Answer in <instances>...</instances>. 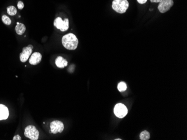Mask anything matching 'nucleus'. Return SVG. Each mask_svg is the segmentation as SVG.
Here are the masks:
<instances>
[{
  "label": "nucleus",
  "mask_w": 187,
  "mask_h": 140,
  "mask_svg": "<svg viewBox=\"0 0 187 140\" xmlns=\"http://www.w3.org/2000/svg\"><path fill=\"white\" fill-rule=\"evenodd\" d=\"M62 43L64 48L68 50H73L78 48V40L76 36L72 33H69L63 36Z\"/></svg>",
  "instance_id": "f257e3e1"
},
{
  "label": "nucleus",
  "mask_w": 187,
  "mask_h": 140,
  "mask_svg": "<svg viewBox=\"0 0 187 140\" xmlns=\"http://www.w3.org/2000/svg\"><path fill=\"white\" fill-rule=\"evenodd\" d=\"M129 7L127 0H114L112 3V9L119 14L125 13Z\"/></svg>",
  "instance_id": "f03ea898"
},
{
  "label": "nucleus",
  "mask_w": 187,
  "mask_h": 140,
  "mask_svg": "<svg viewBox=\"0 0 187 140\" xmlns=\"http://www.w3.org/2000/svg\"><path fill=\"white\" fill-rule=\"evenodd\" d=\"M39 131L36 127L32 125H29L25 129L24 135L31 140H37L39 138Z\"/></svg>",
  "instance_id": "7ed1b4c3"
},
{
  "label": "nucleus",
  "mask_w": 187,
  "mask_h": 140,
  "mask_svg": "<svg viewBox=\"0 0 187 140\" xmlns=\"http://www.w3.org/2000/svg\"><path fill=\"white\" fill-rule=\"evenodd\" d=\"M114 113L117 117L123 118L127 114L128 109L122 103H118L114 107Z\"/></svg>",
  "instance_id": "20e7f679"
},
{
  "label": "nucleus",
  "mask_w": 187,
  "mask_h": 140,
  "mask_svg": "<svg viewBox=\"0 0 187 140\" xmlns=\"http://www.w3.org/2000/svg\"><path fill=\"white\" fill-rule=\"evenodd\" d=\"M69 23L68 18H65L63 21L61 18H57L55 19L53 25L61 32H65L69 29Z\"/></svg>",
  "instance_id": "39448f33"
},
{
  "label": "nucleus",
  "mask_w": 187,
  "mask_h": 140,
  "mask_svg": "<svg viewBox=\"0 0 187 140\" xmlns=\"http://www.w3.org/2000/svg\"><path fill=\"white\" fill-rule=\"evenodd\" d=\"M159 3L158 10L161 13H165L168 11L174 5L173 0H161Z\"/></svg>",
  "instance_id": "423d86ee"
},
{
  "label": "nucleus",
  "mask_w": 187,
  "mask_h": 140,
  "mask_svg": "<svg viewBox=\"0 0 187 140\" xmlns=\"http://www.w3.org/2000/svg\"><path fill=\"white\" fill-rule=\"evenodd\" d=\"M33 49V46L32 45H29L23 48V51L20 55V59L21 62L25 63L27 61L32 53Z\"/></svg>",
  "instance_id": "0eeeda50"
},
{
  "label": "nucleus",
  "mask_w": 187,
  "mask_h": 140,
  "mask_svg": "<svg viewBox=\"0 0 187 140\" xmlns=\"http://www.w3.org/2000/svg\"><path fill=\"white\" fill-rule=\"evenodd\" d=\"M50 127L51 132L53 134H56L63 132L64 130V125L61 121H54L50 123Z\"/></svg>",
  "instance_id": "6e6552de"
},
{
  "label": "nucleus",
  "mask_w": 187,
  "mask_h": 140,
  "mask_svg": "<svg viewBox=\"0 0 187 140\" xmlns=\"http://www.w3.org/2000/svg\"><path fill=\"white\" fill-rule=\"evenodd\" d=\"M42 56L40 53L35 52L32 54L29 59V63L33 65H36L41 63Z\"/></svg>",
  "instance_id": "1a4fd4ad"
},
{
  "label": "nucleus",
  "mask_w": 187,
  "mask_h": 140,
  "mask_svg": "<svg viewBox=\"0 0 187 140\" xmlns=\"http://www.w3.org/2000/svg\"><path fill=\"white\" fill-rule=\"evenodd\" d=\"M9 115L7 108L3 104H0V120L6 119Z\"/></svg>",
  "instance_id": "9d476101"
},
{
  "label": "nucleus",
  "mask_w": 187,
  "mask_h": 140,
  "mask_svg": "<svg viewBox=\"0 0 187 140\" xmlns=\"http://www.w3.org/2000/svg\"><path fill=\"white\" fill-rule=\"evenodd\" d=\"M55 63L56 66L59 68H64L68 65L67 61L62 56H58L55 59Z\"/></svg>",
  "instance_id": "9b49d317"
},
{
  "label": "nucleus",
  "mask_w": 187,
  "mask_h": 140,
  "mask_svg": "<svg viewBox=\"0 0 187 140\" xmlns=\"http://www.w3.org/2000/svg\"><path fill=\"white\" fill-rule=\"evenodd\" d=\"M25 30H26V27L23 23H17V25L15 27V31L18 35H23L25 32Z\"/></svg>",
  "instance_id": "f8f14e48"
},
{
  "label": "nucleus",
  "mask_w": 187,
  "mask_h": 140,
  "mask_svg": "<svg viewBox=\"0 0 187 140\" xmlns=\"http://www.w3.org/2000/svg\"><path fill=\"white\" fill-rule=\"evenodd\" d=\"M150 138V134L147 131L142 132L140 135V139L141 140H148Z\"/></svg>",
  "instance_id": "ddd939ff"
},
{
  "label": "nucleus",
  "mask_w": 187,
  "mask_h": 140,
  "mask_svg": "<svg viewBox=\"0 0 187 140\" xmlns=\"http://www.w3.org/2000/svg\"><path fill=\"white\" fill-rule=\"evenodd\" d=\"M7 11L10 16H14L17 13V10L14 6H10L7 8Z\"/></svg>",
  "instance_id": "4468645a"
},
{
  "label": "nucleus",
  "mask_w": 187,
  "mask_h": 140,
  "mask_svg": "<svg viewBox=\"0 0 187 140\" xmlns=\"http://www.w3.org/2000/svg\"><path fill=\"white\" fill-rule=\"evenodd\" d=\"M118 89L119 92H122L127 89V85L124 82H120L118 85Z\"/></svg>",
  "instance_id": "2eb2a0df"
},
{
  "label": "nucleus",
  "mask_w": 187,
  "mask_h": 140,
  "mask_svg": "<svg viewBox=\"0 0 187 140\" xmlns=\"http://www.w3.org/2000/svg\"><path fill=\"white\" fill-rule=\"evenodd\" d=\"M2 21L3 23H5V25H10L11 23V19L5 15H4L2 16Z\"/></svg>",
  "instance_id": "dca6fc26"
},
{
  "label": "nucleus",
  "mask_w": 187,
  "mask_h": 140,
  "mask_svg": "<svg viewBox=\"0 0 187 140\" xmlns=\"http://www.w3.org/2000/svg\"><path fill=\"white\" fill-rule=\"evenodd\" d=\"M24 7V3H23L22 1H19L18 3V9L22 10Z\"/></svg>",
  "instance_id": "f3484780"
},
{
  "label": "nucleus",
  "mask_w": 187,
  "mask_h": 140,
  "mask_svg": "<svg viewBox=\"0 0 187 140\" xmlns=\"http://www.w3.org/2000/svg\"><path fill=\"white\" fill-rule=\"evenodd\" d=\"M13 140H21V137L19 135H16L14 136V137H13Z\"/></svg>",
  "instance_id": "a211bd4d"
},
{
  "label": "nucleus",
  "mask_w": 187,
  "mask_h": 140,
  "mask_svg": "<svg viewBox=\"0 0 187 140\" xmlns=\"http://www.w3.org/2000/svg\"><path fill=\"white\" fill-rule=\"evenodd\" d=\"M137 2L140 4H145L147 0H137Z\"/></svg>",
  "instance_id": "6ab92c4d"
},
{
  "label": "nucleus",
  "mask_w": 187,
  "mask_h": 140,
  "mask_svg": "<svg viewBox=\"0 0 187 140\" xmlns=\"http://www.w3.org/2000/svg\"><path fill=\"white\" fill-rule=\"evenodd\" d=\"M161 0H150L151 2H154V3H158L160 2Z\"/></svg>",
  "instance_id": "aec40b11"
},
{
  "label": "nucleus",
  "mask_w": 187,
  "mask_h": 140,
  "mask_svg": "<svg viewBox=\"0 0 187 140\" xmlns=\"http://www.w3.org/2000/svg\"><path fill=\"white\" fill-rule=\"evenodd\" d=\"M115 140H122V139H115Z\"/></svg>",
  "instance_id": "412c9836"
}]
</instances>
